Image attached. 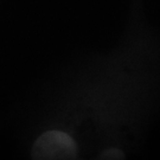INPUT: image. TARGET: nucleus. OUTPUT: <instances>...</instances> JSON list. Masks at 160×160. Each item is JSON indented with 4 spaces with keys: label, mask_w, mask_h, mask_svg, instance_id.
I'll return each mask as SVG.
<instances>
[{
    "label": "nucleus",
    "mask_w": 160,
    "mask_h": 160,
    "mask_svg": "<svg viewBox=\"0 0 160 160\" xmlns=\"http://www.w3.org/2000/svg\"><path fill=\"white\" fill-rule=\"evenodd\" d=\"M78 145L67 132H45L33 143L32 160H77Z\"/></svg>",
    "instance_id": "f257e3e1"
},
{
    "label": "nucleus",
    "mask_w": 160,
    "mask_h": 160,
    "mask_svg": "<svg viewBox=\"0 0 160 160\" xmlns=\"http://www.w3.org/2000/svg\"><path fill=\"white\" fill-rule=\"evenodd\" d=\"M96 160H126V152L120 147H106L100 152Z\"/></svg>",
    "instance_id": "f03ea898"
}]
</instances>
